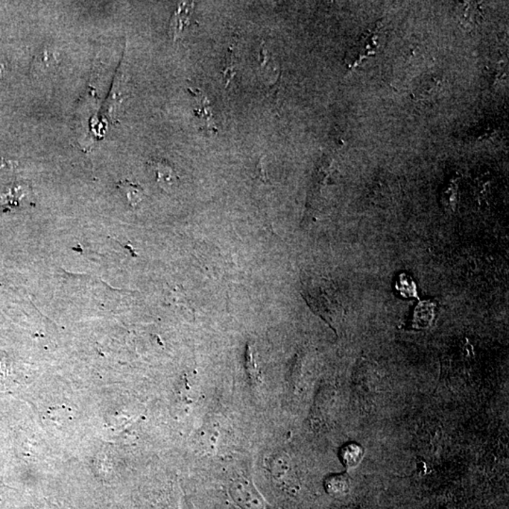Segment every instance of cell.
Here are the masks:
<instances>
[{
    "label": "cell",
    "instance_id": "6da1fadb",
    "mask_svg": "<svg viewBox=\"0 0 509 509\" xmlns=\"http://www.w3.org/2000/svg\"><path fill=\"white\" fill-rule=\"evenodd\" d=\"M231 496L244 509H263L264 504L256 490L247 481H236L230 488Z\"/></svg>",
    "mask_w": 509,
    "mask_h": 509
},
{
    "label": "cell",
    "instance_id": "7a4b0ae2",
    "mask_svg": "<svg viewBox=\"0 0 509 509\" xmlns=\"http://www.w3.org/2000/svg\"><path fill=\"white\" fill-rule=\"evenodd\" d=\"M377 29L369 31L361 36L358 45L354 46L353 51L347 55L346 63L348 66H356L361 63L364 58L376 53L377 46V37H379Z\"/></svg>",
    "mask_w": 509,
    "mask_h": 509
},
{
    "label": "cell",
    "instance_id": "3957f363",
    "mask_svg": "<svg viewBox=\"0 0 509 509\" xmlns=\"http://www.w3.org/2000/svg\"><path fill=\"white\" fill-rule=\"evenodd\" d=\"M192 96L198 103L195 110V115L200 120L201 125H203V128H207V130L216 133L217 130H216L215 122H213L209 99L202 92H198V93L192 92Z\"/></svg>",
    "mask_w": 509,
    "mask_h": 509
},
{
    "label": "cell",
    "instance_id": "277c9868",
    "mask_svg": "<svg viewBox=\"0 0 509 509\" xmlns=\"http://www.w3.org/2000/svg\"><path fill=\"white\" fill-rule=\"evenodd\" d=\"M364 455V448L358 443H348L342 447L339 458L345 466L354 468L361 463Z\"/></svg>",
    "mask_w": 509,
    "mask_h": 509
},
{
    "label": "cell",
    "instance_id": "5b68a950",
    "mask_svg": "<svg viewBox=\"0 0 509 509\" xmlns=\"http://www.w3.org/2000/svg\"><path fill=\"white\" fill-rule=\"evenodd\" d=\"M152 168L156 173L157 181L163 187L171 186L175 181L178 180V175L175 174L172 166L165 162H152Z\"/></svg>",
    "mask_w": 509,
    "mask_h": 509
},
{
    "label": "cell",
    "instance_id": "8992f818",
    "mask_svg": "<svg viewBox=\"0 0 509 509\" xmlns=\"http://www.w3.org/2000/svg\"><path fill=\"white\" fill-rule=\"evenodd\" d=\"M118 187L121 191L125 195L128 201L133 207H136L137 205L141 203L145 192L141 186L138 184L130 182L128 180L119 181Z\"/></svg>",
    "mask_w": 509,
    "mask_h": 509
},
{
    "label": "cell",
    "instance_id": "52a82bcc",
    "mask_svg": "<svg viewBox=\"0 0 509 509\" xmlns=\"http://www.w3.org/2000/svg\"><path fill=\"white\" fill-rule=\"evenodd\" d=\"M57 64V57L51 48H43L35 58V68L41 73L51 71Z\"/></svg>",
    "mask_w": 509,
    "mask_h": 509
},
{
    "label": "cell",
    "instance_id": "ba28073f",
    "mask_svg": "<svg viewBox=\"0 0 509 509\" xmlns=\"http://www.w3.org/2000/svg\"><path fill=\"white\" fill-rule=\"evenodd\" d=\"M125 81L122 76H119L118 78H116L115 83L113 85L112 93H110L109 98V104H108L109 112L112 113H116L120 104L122 103V101L125 98Z\"/></svg>",
    "mask_w": 509,
    "mask_h": 509
},
{
    "label": "cell",
    "instance_id": "9c48e42d",
    "mask_svg": "<svg viewBox=\"0 0 509 509\" xmlns=\"http://www.w3.org/2000/svg\"><path fill=\"white\" fill-rule=\"evenodd\" d=\"M187 3H181L178 10L175 11L174 17H173L171 23V29L173 34L175 37L180 35V32L182 31L184 26L186 25L189 19V7L190 5H186Z\"/></svg>",
    "mask_w": 509,
    "mask_h": 509
},
{
    "label": "cell",
    "instance_id": "30bf717a",
    "mask_svg": "<svg viewBox=\"0 0 509 509\" xmlns=\"http://www.w3.org/2000/svg\"><path fill=\"white\" fill-rule=\"evenodd\" d=\"M327 490L331 494H341L345 493L349 487L348 478L344 475L330 476L326 483Z\"/></svg>",
    "mask_w": 509,
    "mask_h": 509
}]
</instances>
